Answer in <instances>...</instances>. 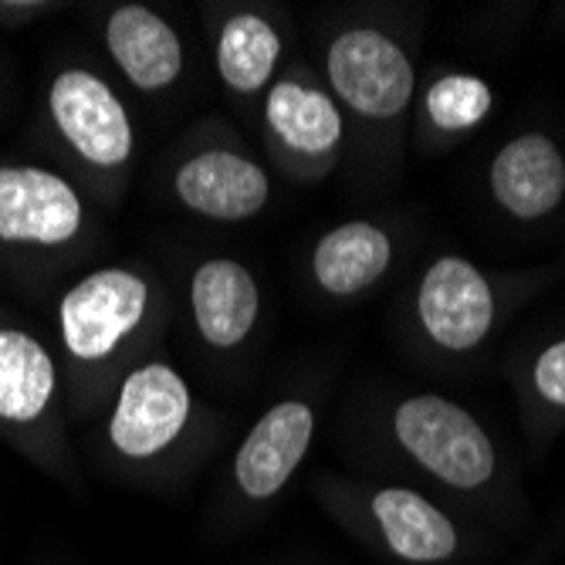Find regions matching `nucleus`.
<instances>
[{
    "mask_svg": "<svg viewBox=\"0 0 565 565\" xmlns=\"http://www.w3.org/2000/svg\"><path fill=\"white\" fill-rule=\"evenodd\" d=\"M393 434L420 468L450 488L475 491L494 475L491 437L465 406L444 396L420 393L403 399L393 414Z\"/></svg>",
    "mask_w": 565,
    "mask_h": 565,
    "instance_id": "obj_1",
    "label": "nucleus"
},
{
    "mask_svg": "<svg viewBox=\"0 0 565 565\" xmlns=\"http://www.w3.org/2000/svg\"><path fill=\"white\" fill-rule=\"evenodd\" d=\"M329 82L349 109L370 119L399 116L417 85L406 51L376 28H352L332 41Z\"/></svg>",
    "mask_w": 565,
    "mask_h": 565,
    "instance_id": "obj_2",
    "label": "nucleus"
},
{
    "mask_svg": "<svg viewBox=\"0 0 565 565\" xmlns=\"http://www.w3.org/2000/svg\"><path fill=\"white\" fill-rule=\"evenodd\" d=\"M149 288L126 268H106L82 278L62 298V339L75 359L95 363L113 355L142 322Z\"/></svg>",
    "mask_w": 565,
    "mask_h": 565,
    "instance_id": "obj_3",
    "label": "nucleus"
},
{
    "mask_svg": "<svg viewBox=\"0 0 565 565\" xmlns=\"http://www.w3.org/2000/svg\"><path fill=\"white\" fill-rule=\"evenodd\" d=\"M417 316L440 349L471 352L494 326V291L468 258L444 254L420 278Z\"/></svg>",
    "mask_w": 565,
    "mask_h": 565,
    "instance_id": "obj_4",
    "label": "nucleus"
},
{
    "mask_svg": "<svg viewBox=\"0 0 565 565\" xmlns=\"http://www.w3.org/2000/svg\"><path fill=\"white\" fill-rule=\"evenodd\" d=\"M47 106L62 136L92 167H122L132 157V126L119 95L92 72L68 68L47 92Z\"/></svg>",
    "mask_w": 565,
    "mask_h": 565,
    "instance_id": "obj_5",
    "label": "nucleus"
},
{
    "mask_svg": "<svg viewBox=\"0 0 565 565\" xmlns=\"http://www.w3.org/2000/svg\"><path fill=\"white\" fill-rule=\"evenodd\" d=\"M190 420V390L183 376L167 363H149L126 376L109 424V437L119 454L132 460L167 450Z\"/></svg>",
    "mask_w": 565,
    "mask_h": 565,
    "instance_id": "obj_6",
    "label": "nucleus"
},
{
    "mask_svg": "<svg viewBox=\"0 0 565 565\" xmlns=\"http://www.w3.org/2000/svg\"><path fill=\"white\" fill-rule=\"evenodd\" d=\"M82 231V200L68 180L38 167H0V241L58 247Z\"/></svg>",
    "mask_w": 565,
    "mask_h": 565,
    "instance_id": "obj_7",
    "label": "nucleus"
},
{
    "mask_svg": "<svg viewBox=\"0 0 565 565\" xmlns=\"http://www.w3.org/2000/svg\"><path fill=\"white\" fill-rule=\"evenodd\" d=\"M316 430L312 406L301 399H285L271 406L268 414L254 424L234 457V478L247 498H271L278 494L301 457L308 454Z\"/></svg>",
    "mask_w": 565,
    "mask_h": 565,
    "instance_id": "obj_8",
    "label": "nucleus"
},
{
    "mask_svg": "<svg viewBox=\"0 0 565 565\" xmlns=\"http://www.w3.org/2000/svg\"><path fill=\"white\" fill-rule=\"evenodd\" d=\"M488 180L504 214L542 221L565 200V157L548 136L525 132L498 149Z\"/></svg>",
    "mask_w": 565,
    "mask_h": 565,
    "instance_id": "obj_9",
    "label": "nucleus"
},
{
    "mask_svg": "<svg viewBox=\"0 0 565 565\" xmlns=\"http://www.w3.org/2000/svg\"><path fill=\"white\" fill-rule=\"evenodd\" d=\"M177 193L190 211L211 221H247L258 214L271 183L268 173L231 149H203L177 173Z\"/></svg>",
    "mask_w": 565,
    "mask_h": 565,
    "instance_id": "obj_10",
    "label": "nucleus"
},
{
    "mask_svg": "<svg viewBox=\"0 0 565 565\" xmlns=\"http://www.w3.org/2000/svg\"><path fill=\"white\" fill-rule=\"evenodd\" d=\"M190 305L200 335L217 349H234L258 322V281L231 258L203 262L190 281Z\"/></svg>",
    "mask_w": 565,
    "mask_h": 565,
    "instance_id": "obj_11",
    "label": "nucleus"
},
{
    "mask_svg": "<svg viewBox=\"0 0 565 565\" xmlns=\"http://www.w3.org/2000/svg\"><path fill=\"white\" fill-rule=\"evenodd\" d=\"M106 44L122 75L139 92H160L183 72V44L177 31L142 4H122L113 11Z\"/></svg>",
    "mask_w": 565,
    "mask_h": 565,
    "instance_id": "obj_12",
    "label": "nucleus"
},
{
    "mask_svg": "<svg viewBox=\"0 0 565 565\" xmlns=\"http://www.w3.org/2000/svg\"><path fill=\"white\" fill-rule=\"evenodd\" d=\"M393 262V241L370 221H349L332 227L312 254L316 281L339 298L366 291L376 285Z\"/></svg>",
    "mask_w": 565,
    "mask_h": 565,
    "instance_id": "obj_13",
    "label": "nucleus"
},
{
    "mask_svg": "<svg viewBox=\"0 0 565 565\" xmlns=\"http://www.w3.org/2000/svg\"><path fill=\"white\" fill-rule=\"evenodd\" d=\"M373 515L390 548L406 562H444L457 552V529L437 504L406 488H383Z\"/></svg>",
    "mask_w": 565,
    "mask_h": 565,
    "instance_id": "obj_14",
    "label": "nucleus"
},
{
    "mask_svg": "<svg viewBox=\"0 0 565 565\" xmlns=\"http://www.w3.org/2000/svg\"><path fill=\"white\" fill-rule=\"evenodd\" d=\"M51 396H55V363L47 349L28 335L0 332V420L31 424L38 420Z\"/></svg>",
    "mask_w": 565,
    "mask_h": 565,
    "instance_id": "obj_15",
    "label": "nucleus"
},
{
    "mask_svg": "<svg viewBox=\"0 0 565 565\" xmlns=\"http://www.w3.org/2000/svg\"><path fill=\"white\" fill-rule=\"evenodd\" d=\"M265 116L271 132L305 157H326L342 139V116L335 102L312 85L278 82L268 95Z\"/></svg>",
    "mask_w": 565,
    "mask_h": 565,
    "instance_id": "obj_16",
    "label": "nucleus"
},
{
    "mask_svg": "<svg viewBox=\"0 0 565 565\" xmlns=\"http://www.w3.org/2000/svg\"><path fill=\"white\" fill-rule=\"evenodd\" d=\"M281 55L278 31L262 18L241 11L227 18L221 41H217V72L234 92H258L271 82Z\"/></svg>",
    "mask_w": 565,
    "mask_h": 565,
    "instance_id": "obj_17",
    "label": "nucleus"
},
{
    "mask_svg": "<svg viewBox=\"0 0 565 565\" xmlns=\"http://www.w3.org/2000/svg\"><path fill=\"white\" fill-rule=\"evenodd\" d=\"M424 106L437 129L468 132L488 119V113L494 106V95H491L488 82H481L475 75H444L427 88Z\"/></svg>",
    "mask_w": 565,
    "mask_h": 565,
    "instance_id": "obj_18",
    "label": "nucleus"
},
{
    "mask_svg": "<svg viewBox=\"0 0 565 565\" xmlns=\"http://www.w3.org/2000/svg\"><path fill=\"white\" fill-rule=\"evenodd\" d=\"M532 386L548 406L565 409V339L539 352V359L532 363Z\"/></svg>",
    "mask_w": 565,
    "mask_h": 565,
    "instance_id": "obj_19",
    "label": "nucleus"
}]
</instances>
